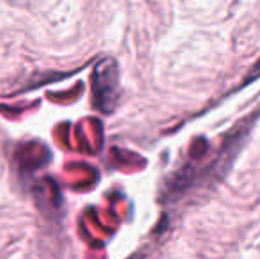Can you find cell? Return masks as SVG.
<instances>
[{
    "instance_id": "7a4b0ae2",
    "label": "cell",
    "mask_w": 260,
    "mask_h": 259,
    "mask_svg": "<svg viewBox=\"0 0 260 259\" xmlns=\"http://www.w3.org/2000/svg\"><path fill=\"white\" fill-rule=\"evenodd\" d=\"M131 259H142V256H133V257H131Z\"/></svg>"
},
{
    "instance_id": "6da1fadb",
    "label": "cell",
    "mask_w": 260,
    "mask_h": 259,
    "mask_svg": "<svg viewBox=\"0 0 260 259\" xmlns=\"http://www.w3.org/2000/svg\"><path fill=\"white\" fill-rule=\"evenodd\" d=\"M117 87H119V75L113 61H106L98 68L94 75V96L96 103L101 110H113V105L117 101Z\"/></svg>"
}]
</instances>
